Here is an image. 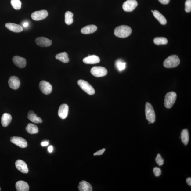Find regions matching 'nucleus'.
I'll return each instance as SVG.
<instances>
[{"label":"nucleus","instance_id":"f257e3e1","mask_svg":"<svg viewBox=\"0 0 191 191\" xmlns=\"http://www.w3.org/2000/svg\"><path fill=\"white\" fill-rule=\"evenodd\" d=\"M132 30L130 27L126 25L120 26L115 28L114 34L115 36L125 38L132 34Z\"/></svg>","mask_w":191,"mask_h":191},{"label":"nucleus","instance_id":"f03ea898","mask_svg":"<svg viewBox=\"0 0 191 191\" xmlns=\"http://www.w3.org/2000/svg\"><path fill=\"white\" fill-rule=\"evenodd\" d=\"M180 59L178 56L172 55L169 56L164 62V66L166 68H172L176 67L180 64Z\"/></svg>","mask_w":191,"mask_h":191},{"label":"nucleus","instance_id":"7ed1b4c3","mask_svg":"<svg viewBox=\"0 0 191 191\" xmlns=\"http://www.w3.org/2000/svg\"><path fill=\"white\" fill-rule=\"evenodd\" d=\"M177 98V94L174 92H168L165 96L164 105L167 108H171L174 105Z\"/></svg>","mask_w":191,"mask_h":191},{"label":"nucleus","instance_id":"20e7f679","mask_svg":"<svg viewBox=\"0 0 191 191\" xmlns=\"http://www.w3.org/2000/svg\"><path fill=\"white\" fill-rule=\"evenodd\" d=\"M145 114L146 119L150 123H154L155 121V114L153 106L149 103L146 104Z\"/></svg>","mask_w":191,"mask_h":191},{"label":"nucleus","instance_id":"39448f33","mask_svg":"<svg viewBox=\"0 0 191 191\" xmlns=\"http://www.w3.org/2000/svg\"><path fill=\"white\" fill-rule=\"evenodd\" d=\"M79 86L88 94L93 95L95 94V90L92 86L88 82L84 80H79L77 81Z\"/></svg>","mask_w":191,"mask_h":191},{"label":"nucleus","instance_id":"423d86ee","mask_svg":"<svg viewBox=\"0 0 191 191\" xmlns=\"http://www.w3.org/2000/svg\"><path fill=\"white\" fill-rule=\"evenodd\" d=\"M107 70L105 68L100 66H96L91 70V73L94 76L100 77L105 76L107 74Z\"/></svg>","mask_w":191,"mask_h":191},{"label":"nucleus","instance_id":"0eeeda50","mask_svg":"<svg viewBox=\"0 0 191 191\" xmlns=\"http://www.w3.org/2000/svg\"><path fill=\"white\" fill-rule=\"evenodd\" d=\"M39 87L43 94L49 95L52 92V87L51 84L45 81H41L39 84Z\"/></svg>","mask_w":191,"mask_h":191},{"label":"nucleus","instance_id":"6e6552de","mask_svg":"<svg viewBox=\"0 0 191 191\" xmlns=\"http://www.w3.org/2000/svg\"><path fill=\"white\" fill-rule=\"evenodd\" d=\"M138 5L136 0H127L123 4V10L126 12H131L134 10Z\"/></svg>","mask_w":191,"mask_h":191},{"label":"nucleus","instance_id":"1a4fd4ad","mask_svg":"<svg viewBox=\"0 0 191 191\" xmlns=\"http://www.w3.org/2000/svg\"><path fill=\"white\" fill-rule=\"evenodd\" d=\"M48 14V12L46 10L38 11L32 13L31 17L34 20L40 21L46 18Z\"/></svg>","mask_w":191,"mask_h":191},{"label":"nucleus","instance_id":"9d476101","mask_svg":"<svg viewBox=\"0 0 191 191\" xmlns=\"http://www.w3.org/2000/svg\"><path fill=\"white\" fill-rule=\"evenodd\" d=\"M10 141L12 143L21 148H26L28 146L27 142L21 137L15 136L11 137Z\"/></svg>","mask_w":191,"mask_h":191},{"label":"nucleus","instance_id":"9b49d317","mask_svg":"<svg viewBox=\"0 0 191 191\" xmlns=\"http://www.w3.org/2000/svg\"><path fill=\"white\" fill-rule=\"evenodd\" d=\"M37 45L41 47H48L52 44V40L44 37H38L35 40Z\"/></svg>","mask_w":191,"mask_h":191},{"label":"nucleus","instance_id":"f8f14e48","mask_svg":"<svg viewBox=\"0 0 191 191\" xmlns=\"http://www.w3.org/2000/svg\"><path fill=\"white\" fill-rule=\"evenodd\" d=\"M9 86L14 90H17L20 85V81L18 77L16 76L11 77L8 80Z\"/></svg>","mask_w":191,"mask_h":191},{"label":"nucleus","instance_id":"ddd939ff","mask_svg":"<svg viewBox=\"0 0 191 191\" xmlns=\"http://www.w3.org/2000/svg\"><path fill=\"white\" fill-rule=\"evenodd\" d=\"M69 112V107L67 104H63L60 106L59 111L58 115L61 119H65L67 117Z\"/></svg>","mask_w":191,"mask_h":191},{"label":"nucleus","instance_id":"4468645a","mask_svg":"<svg viewBox=\"0 0 191 191\" xmlns=\"http://www.w3.org/2000/svg\"><path fill=\"white\" fill-rule=\"evenodd\" d=\"M15 166L18 170L23 174H27L28 169L26 164L21 160H18L15 162Z\"/></svg>","mask_w":191,"mask_h":191},{"label":"nucleus","instance_id":"2eb2a0df","mask_svg":"<svg viewBox=\"0 0 191 191\" xmlns=\"http://www.w3.org/2000/svg\"><path fill=\"white\" fill-rule=\"evenodd\" d=\"M13 61L15 65L19 68H23L26 66V59L20 56H14L13 57Z\"/></svg>","mask_w":191,"mask_h":191},{"label":"nucleus","instance_id":"dca6fc26","mask_svg":"<svg viewBox=\"0 0 191 191\" xmlns=\"http://www.w3.org/2000/svg\"><path fill=\"white\" fill-rule=\"evenodd\" d=\"M84 63L87 64H95L100 62L99 58L96 55H92L84 58L83 59Z\"/></svg>","mask_w":191,"mask_h":191},{"label":"nucleus","instance_id":"f3484780","mask_svg":"<svg viewBox=\"0 0 191 191\" xmlns=\"http://www.w3.org/2000/svg\"><path fill=\"white\" fill-rule=\"evenodd\" d=\"M5 27L8 29L14 32L19 33L23 31V27L19 24L12 23H7L5 24Z\"/></svg>","mask_w":191,"mask_h":191},{"label":"nucleus","instance_id":"a211bd4d","mask_svg":"<svg viewBox=\"0 0 191 191\" xmlns=\"http://www.w3.org/2000/svg\"><path fill=\"white\" fill-rule=\"evenodd\" d=\"M15 186L17 191H28L29 190L28 184L24 181H17L15 184Z\"/></svg>","mask_w":191,"mask_h":191},{"label":"nucleus","instance_id":"6ab92c4d","mask_svg":"<svg viewBox=\"0 0 191 191\" xmlns=\"http://www.w3.org/2000/svg\"><path fill=\"white\" fill-rule=\"evenodd\" d=\"M12 121V117L8 113H5L2 115L1 117V124L4 127H7Z\"/></svg>","mask_w":191,"mask_h":191},{"label":"nucleus","instance_id":"aec40b11","mask_svg":"<svg viewBox=\"0 0 191 191\" xmlns=\"http://www.w3.org/2000/svg\"><path fill=\"white\" fill-rule=\"evenodd\" d=\"M28 118L33 123L35 124L41 123L42 120L39 117H38L36 114L32 110H30L28 114Z\"/></svg>","mask_w":191,"mask_h":191},{"label":"nucleus","instance_id":"412c9836","mask_svg":"<svg viewBox=\"0 0 191 191\" xmlns=\"http://www.w3.org/2000/svg\"><path fill=\"white\" fill-rule=\"evenodd\" d=\"M78 189L80 191H92V188L89 183L86 181H83L79 183Z\"/></svg>","mask_w":191,"mask_h":191},{"label":"nucleus","instance_id":"4be33fe9","mask_svg":"<svg viewBox=\"0 0 191 191\" xmlns=\"http://www.w3.org/2000/svg\"><path fill=\"white\" fill-rule=\"evenodd\" d=\"M97 27L95 25H89L81 29V32L84 34H89L94 33L97 30Z\"/></svg>","mask_w":191,"mask_h":191},{"label":"nucleus","instance_id":"5701e85b","mask_svg":"<svg viewBox=\"0 0 191 191\" xmlns=\"http://www.w3.org/2000/svg\"><path fill=\"white\" fill-rule=\"evenodd\" d=\"M153 13L155 18L160 23L163 25H165L166 24L167 20L161 13L156 10L153 11Z\"/></svg>","mask_w":191,"mask_h":191},{"label":"nucleus","instance_id":"b1692460","mask_svg":"<svg viewBox=\"0 0 191 191\" xmlns=\"http://www.w3.org/2000/svg\"><path fill=\"white\" fill-rule=\"evenodd\" d=\"M56 59L64 63H67L69 62L70 59L69 58L68 55L66 52H62L57 54Z\"/></svg>","mask_w":191,"mask_h":191},{"label":"nucleus","instance_id":"393cba45","mask_svg":"<svg viewBox=\"0 0 191 191\" xmlns=\"http://www.w3.org/2000/svg\"><path fill=\"white\" fill-rule=\"evenodd\" d=\"M26 129L27 132L30 134H35L39 132L38 128L36 125L32 124H28Z\"/></svg>","mask_w":191,"mask_h":191},{"label":"nucleus","instance_id":"a878e982","mask_svg":"<svg viewBox=\"0 0 191 191\" xmlns=\"http://www.w3.org/2000/svg\"><path fill=\"white\" fill-rule=\"evenodd\" d=\"M181 139L184 144L185 145H187L189 141V135L187 129H184L182 131Z\"/></svg>","mask_w":191,"mask_h":191},{"label":"nucleus","instance_id":"bb28decb","mask_svg":"<svg viewBox=\"0 0 191 191\" xmlns=\"http://www.w3.org/2000/svg\"><path fill=\"white\" fill-rule=\"evenodd\" d=\"M73 14L71 12L67 11L65 13V22L67 25H70L73 22Z\"/></svg>","mask_w":191,"mask_h":191},{"label":"nucleus","instance_id":"cd10ccee","mask_svg":"<svg viewBox=\"0 0 191 191\" xmlns=\"http://www.w3.org/2000/svg\"><path fill=\"white\" fill-rule=\"evenodd\" d=\"M154 42L157 45H165L168 43V41L165 37H157L154 39Z\"/></svg>","mask_w":191,"mask_h":191},{"label":"nucleus","instance_id":"c85d7f7f","mask_svg":"<svg viewBox=\"0 0 191 191\" xmlns=\"http://www.w3.org/2000/svg\"><path fill=\"white\" fill-rule=\"evenodd\" d=\"M115 66L119 71H122L125 69L126 63L121 61L118 60L115 63Z\"/></svg>","mask_w":191,"mask_h":191},{"label":"nucleus","instance_id":"c756f323","mask_svg":"<svg viewBox=\"0 0 191 191\" xmlns=\"http://www.w3.org/2000/svg\"><path fill=\"white\" fill-rule=\"evenodd\" d=\"M11 3L15 9L19 10L21 8V2L20 0H11Z\"/></svg>","mask_w":191,"mask_h":191},{"label":"nucleus","instance_id":"7c9ffc66","mask_svg":"<svg viewBox=\"0 0 191 191\" xmlns=\"http://www.w3.org/2000/svg\"><path fill=\"white\" fill-rule=\"evenodd\" d=\"M155 161L159 166H161L163 165L164 160L162 158L161 155L160 154L157 155L156 159H155Z\"/></svg>","mask_w":191,"mask_h":191},{"label":"nucleus","instance_id":"2f4dec72","mask_svg":"<svg viewBox=\"0 0 191 191\" xmlns=\"http://www.w3.org/2000/svg\"><path fill=\"white\" fill-rule=\"evenodd\" d=\"M185 11L187 13L191 11V0H186L185 2Z\"/></svg>","mask_w":191,"mask_h":191},{"label":"nucleus","instance_id":"473e14b6","mask_svg":"<svg viewBox=\"0 0 191 191\" xmlns=\"http://www.w3.org/2000/svg\"><path fill=\"white\" fill-rule=\"evenodd\" d=\"M153 172H154L155 176L156 177H159L161 174V171L160 169L159 168L155 167L153 169Z\"/></svg>","mask_w":191,"mask_h":191},{"label":"nucleus","instance_id":"72a5a7b5","mask_svg":"<svg viewBox=\"0 0 191 191\" xmlns=\"http://www.w3.org/2000/svg\"><path fill=\"white\" fill-rule=\"evenodd\" d=\"M105 149L103 148V149L100 150L94 153V156H96V155H101L103 154L105 151Z\"/></svg>","mask_w":191,"mask_h":191},{"label":"nucleus","instance_id":"f704fd0d","mask_svg":"<svg viewBox=\"0 0 191 191\" xmlns=\"http://www.w3.org/2000/svg\"><path fill=\"white\" fill-rule=\"evenodd\" d=\"M160 3L163 4H167L169 3L170 0H158Z\"/></svg>","mask_w":191,"mask_h":191},{"label":"nucleus","instance_id":"c9c22d12","mask_svg":"<svg viewBox=\"0 0 191 191\" xmlns=\"http://www.w3.org/2000/svg\"><path fill=\"white\" fill-rule=\"evenodd\" d=\"M22 24L23 27L26 28L28 26L29 23L27 21H24L23 22V23H22Z\"/></svg>","mask_w":191,"mask_h":191},{"label":"nucleus","instance_id":"e433bc0d","mask_svg":"<svg viewBox=\"0 0 191 191\" xmlns=\"http://www.w3.org/2000/svg\"><path fill=\"white\" fill-rule=\"evenodd\" d=\"M186 183H187L188 185L189 186H191V178L190 177H189L186 179Z\"/></svg>","mask_w":191,"mask_h":191},{"label":"nucleus","instance_id":"4c0bfd02","mask_svg":"<svg viewBox=\"0 0 191 191\" xmlns=\"http://www.w3.org/2000/svg\"><path fill=\"white\" fill-rule=\"evenodd\" d=\"M41 144L42 146H46L48 145L49 143L47 141L43 142L41 143Z\"/></svg>","mask_w":191,"mask_h":191},{"label":"nucleus","instance_id":"58836bf2","mask_svg":"<svg viewBox=\"0 0 191 191\" xmlns=\"http://www.w3.org/2000/svg\"><path fill=\"white\" fill-rule=\"evenodd\" d=\"M53 150V146H49L48 148V151L49 153H52V152Z\"/></svg>","mask_w":191,"mask_h":191},{"label":"nucleus","instance_id":"ea45409f","mask_svg":"<svg viewBox=\"0 0 191 191\" xmlns=\"http://www.w3.org/2000/svg\"><path fill=\"white\" fill-rule=\"evenodd\" d=\"M1 190V188H0V191Z\"/></svg>","mask_w":191,"mask_h":191},{"label":"nucleus","instance_id":"a19ab883","mask_svg":"<svg viewBox=\"0 0 191 191\" xmlns=\"http://www.w3.org/2000/svg\"><path fill=\"white\" fill-rule=\"evenodd\" d=\"M152 12H153V10H152Z\"/></svg>","mask_w":191,"mask_h":191}]
</instances>
